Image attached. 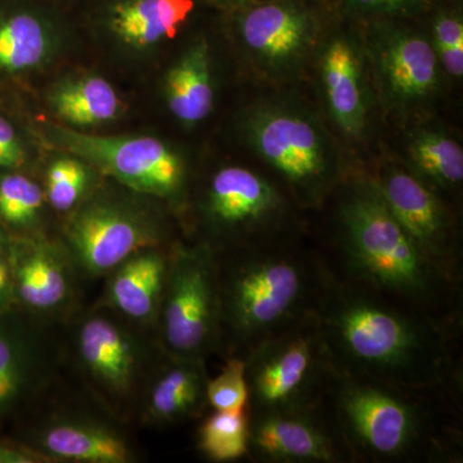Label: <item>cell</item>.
Listing matches in <instances>:
<instances>
[{
  "mask_svg": "<svg viewBox=\"0 0 463 463\" xmlns=\"http://www.w3.org/2000/svg\"><path fill=\"white\" fill-rule=\"evenodd\" d=\"M221 2L234 5H254L265 2V0H221Z\"/></svg>",
  "mask_w": 463,
  "mask_h": 463,
  "instance_id": "37",
  "label": "cell"
},
{
  "mask_svg": "<svg viewBox=\"0 0 463 463\" xmlns=\"http://www.w3.org/2000/svg\"><path fill=\"white\" fill-rule=\"evenodd\" d=\"M76 354L85 379L103 403L115 413L128 412L147 365L141 341L111 317L93 315L79 326Z\"/></svg>",
  "mask_w": 463,
  "mask_h": 463,
  "instance_id": "12",
  "label": "cell"
},
{
  "mask_svg": "<svg viewBox=\"0 0 463 463\" xmlns=\"http://www.w3.org/2000/svg\"><path fill=\"white\" fill-rule=\"evenodd\" d=\"M36 371L32 337L17 322L0 319V421L25 397Z\"/></svg>",
  "mask_w": 463,
  "mask_h": 463,
  "instance_id": "24",
  "label": "cell"
},
{
  "mask_svg": "<svg viewBox=\"0 0 463 463\" xmlns=\"http://www.w3.org/2000/svg\"><path fill=\"white\" fill-rule=\"evenodd\" d=\"M14 300V279L8 255L0 254V312Z\"/></svg>",
  "mask_w": 463,
  "mask_h": 463,
  "instance_id": "34",
  "label": "cell"
},
{
  "mask_svg": "<svg viewBox=\"0 0 463 463\" xmlns=\"http://www.w3.org/2000/svg\"><path fill=\"white\" fill-rule=\"evenodd\" d=\"M90 165L80 158L67 155L57 158L47 170L45 200L58 213L74 212L90 188Z\"/></svg>",
  "mask_w": 463,
  "mask_h": 463,
  "instance_id": "29",
  "label": "cell"
},
{
  "mask_svg": "<svg viewBox=\"0 0 463 463\" xmlns=\"http://www.w3.org/2000/svg\"><path fill=\"white\" fill-rule=\"evenodd\" d=\"M432 48L440 67L453 78L463 75V23L456 14H441L432 26Z\"/></svg>",
  "mask_w": 463,
  "mask_h": 463,
  "instance_id": "31",
  "label": "cell"
},
{
  "mask_svg": "<svg viewBox=\"0 0 463 463\" xmlns=\"http://www.w3.org/2000/svg\"><path fill=\"white\" fill-rule=\"evenodd\" d=\"M197 449L213 462L249 458V410L215 411L197 430Z\"/></svg>",
  "mask_w": 463,
  "mask_h": 463,
  "instance_id": "27",
  "label": "cell"
},
{
  "mask_svg": "<svg viewBox=\"0 0 463 463\" xmlns=\"http://www.w3.org/2000/svg\"><path fill=\"white\" fill-rule=\"evenodd\" d=\"M52 35L41 18L14 14L0 18V70L23 72L41 66L50 57Z\"/></svg>",
  "mask_w": 463,
  "mask_h": 463,
  "instance_id": "26",
  "label": "cell"
},
{
  "mask_svg": "<svg viewBox=\"0 0 463 463\" xmlns=\"http://www.w3.org/2000/svg\"><path fill=\"white\" fill-rule=\"evenodd\" d=\"M412 172L434 190H457L463 181V149L438 130H421L408 145Z\"/></svg>",
  "mask_w": 463,
  "mask_h": 463,
  "instance_id": "25",
  "label": "cell"
},
{
  "mask_svg": "<svg viewBox=\"0 0 463 463\" xmlns=\"http://www.w3.org/2000/svg\"><path fill=\"white\" fill-rule=\"evenodd\" d=\"M48 138L124 187L156 199L182 200L187 167L181 155L154 137H103L48 125Z\"/></svg>",
  "mask_w": 463,
  "mask_h": 463,
  "instance_id": "9",
  "label": "cell"
},
{
  "mask_svg": "<svg viewBox=\"0 0 463 463\" xmlns=\"http://www.w3.org/2000/svg\"><path fill=\"white\" fill-rule=\"evenodd\" d=\"M0 463H50L30 444L0 441Z\"/></svg>",
  "mask_w": 463,
  "mask_h": 463,
  "instance_id": "33",
  "label": "cell"
},
{
  "mask_svg": "<svg viewBox=\"0 0 463 463\" xmlns=\"http://www.w3.org/2000/svg\"><path fill=\"white\" fill-rule=\"evenodd\" d=\"M432 394L335 373L323 403L353 462L438 461L457 456L458 435L439 422Z\"/></svg>",
  "mask_w": 463,
  "mask_h": 463,
  "instance_id": "4",
  "label": "cell"
},
{
  "mask_svg": "<svg viewBox=\"0 0 463 463\" xmlns=\"http://www.w3.org/2000/svg\"><path fill=\"white\" fill-rule=\"evenodd\" d=\"M249 458L264 463L353 462L325 403L249 413Z\"/></svg>",
  "mask_w": 463,
  "mask_h": 463,
  "instance_id": "13",
  "label": "cell"
},
{
  "mask_svg": "<svg viewBox=\"0 0 463 463\" xmlns=\"http://www.w3.org/2000/svg\"><path fill=\"white\" fill-rule=\"evenodd\" d=\"M315 315L335 373L426 392L452 383L449 323L381 298L334 270Z\"/></svg>",
  "mask_w": 463,
  "mask_h": 463,
  "instance_id": "1",
  "label": "cell"
},
{
  "mask_svg": "<svg viewBox=\"0 0 463 463\" xmlns=\"http://www.w3.org/2000/svg\"><path fill=\"white\" fill-rule=\"evenodd\" d=\"M156 326L165 355L205 361L221 335L218 255L205 243L172 249Z\"/></svg>",
  "mask_w": 463,
  "mask_h": 463,
  "instance_id": "7",
  "label": "cell"
},
{
  "mask_svg": "<svg viewBox=\"0 0 463 463\" xmlns=\"http://www.w3.org/2000/svg\"><path fill=\"white\" fill-rule=\"evenodd\" d=\"M50 462L130 463L136 450L120 431L87 417H58L43 425L30 443Z\"/></svg>",
  "mask_w": 463,
  "mask_h": 463,
  "instance_id": "18",
  "label": "cell"
},
{
  "mask_svg": "<svg viewBox=\"0 0 463 463\" xmlns=\"http://www.w3.org/2000/svg\"><path fill=\"white\" fill-rule=\"evenodd\" d=\"M194 8V0H124L112 9L109 23L125 44L147 48L174 38Z\"/></svg>",
  "mask_w": 463,
  "mask_h": 463,
  "instance_id": "22",
  "label": "cell"
},
{
  "mask_svg": "<svg viewBox=\"0 0 463 463\" xmlns=\"http://www.w3.org/2000/svg\"><path fill=\"white\" fill-rule=\"evenodd\" d=\"M25 149L16 130L0 116V169H14L25 163Z\"/></svg>",
  "mask_w": 463,
  "mask_h": 463,
  "instance_id": "32",
  "label": "cell"
},
{
  "mask_svg": "<svg viewBox=\"0 0 463 463\" xmlns=\"http://www.w3.org/2000/svg\"><path fill=\"white\" fill-rule=\"evenodd\" d=\"M206 397L207 404L215 411H237L248 407L245 361L239 356L225 358L223 370L207 383Z\"/></svg>",
  "mask_w": 463,
  "mask_h": 463,
  "instance_id": "30",
  "label": "cell"
},
{
  "mask_svg": "<svg viewBox=\"0 0 463 463\" xmlns=\"http://www.w3.org/2000/svg\"><path fill=\"white\" fill-rule=\"evenodd\" d=\"M374 65L383 91L397 106L419 105L438 91L440 65L431 42L419 33L394 32L381 39Z\"/></svg>",
  "mask_w": 463,
  "mask_h": 463,
  "instance_id": "16",
  "label": "cell"
},
{
  "mask_svg": "<svg viewBox=\"0 0 463 463\" xmlns=\"http://www.w3.org/2000/svg\"><path fill=\"white\" fill-rule=\"evenodd\" d=\"M209 45L200 41L176 61L165 78L167 106L183 124L205 120L214 108V84Z\"/></svg>",
  "mask_w": 463,
  "mask_h": 463,
  "instance_id": "21",
  "label": "cell"
},
{
  "mask_svg": "<svg viewBox=\"0 0 463 463\" xmlns=\"http://www.w3.org/2000/svg\"><path fill=\"white\" fill-rule=\"evenodd\" d=\"M288 240L218 257L219 347L225 358L246 356L265 340L315 313L330 265Z\"/></svg>",
  "mask_w": 463,
  "mask_h": 463,
  "instance_id": "2",
  "label": "cell"
},
{
  "mask_svg": "<svg viewBox=\"0 0 463 463\" xmlns=\"http://www.w3.org/2000/svg\"><path fill=\"white\" fill-rule=\"evenodd\" d=\"M319 65L332 118L347 136H361L368 109L361 58L354 45L344 38L334 39L326 45Z\"/></svg>",
  "mask_w": 463,
  "mask_h": 463,
  "instance_id": "20",
  "label": "cell"
},
{
  "mask_svg": "<svg viewBox=\"0 0 463 463\" xmlns=\"http://www.w3.org/2000/svg\"><path fill=\"white\" fill-rule=\"evenodd\" d=\"M386 205L410 234L426 260L450 285L458 288L461 260L452 218L437 190L412 170L383 169L373 179Z\"/></svg>",
  "mask_w": 463,
  "mask_h": 463,
  "instance_id": "11",
  "label": "cell"
},
{
  "mask_svg": "<svg viewBox=\"0 0 463 463\" xmlns=\"http://www.w3.org/2000/svg\"><path fill=\"white\" fill-rule=\"evenodd\" d=\"M343 191L339 224L344 279L449 323L450 303L458 288L426 260L373 179H354Z\"/></svg>",
  "mask_w": 463,
  "mask_h": 463,
  "instance_id": "3",
  "label": "cell"
},
{
  "mask_svg": "<svg viewBox=\"0 0 463 463\" xmlns=\"http://www.w3.org/2000/svg\"><path fill=\"white\" fill-rule=\"evenodd\" d=\"M66 240L72 264L91 277H99L139 250L164 246V232L142 207L93 196L72 212Z\"/></svg>",
  "mask_w": 463,
  "mask_h": 463,
  "instance_id": "10",
  "label": "cell"
},
{
  "mask_svg": "<svg viewBox=\"0 0 463 463\" xmlns=\"http://www.w3.org/2000/svg\"><path fill=\"white\" fill-rule=\"evenodd\" d=\"M209 379L205 361L167 356L166 364L149 383L146 420L156 425H174L203 416L209 407Z\"/></svg>",
  "mask_w": 463,
  "mask_h": 463,
  "instance_id": "19",
  "label": "cell"
},
{
  "mask_svg": "<svg viewBox=\"0 0 463 463\" xmlns=\"http://www.w3.org/2000/svg\"><path fill=\"white\" fill-rule=\"evenodd\" d=\"M45 194L41 185L21 174L0 176V219L11 227L29 230L41 219Z\"/></svg>",
  "mask_w": 463,
  "mask_h": 463,
  "instance_id": "28",
  "label": "cell"
},
{
  "mask_svg": "<svg viewBox=\"0 0 463 463\" xmlns=\"http://www.w3.org/2000/svg\"><path fill=\"white\" fill-rule=\"evenodd\" d=\"M14 300L36 315H53L72 297L71 258L44 239H26L8 251Z\"/></svg>",
  "mask_w": 463,
  "mask_h": 463,
  "instance_id": "15",
  "label": "cell"
},
{
  "mask_svg": "<svg viewBox=\"0 0 463 463\" xmlns=\"http://www.w3.org/2000/svg\"><path fill=\"white\" fill-rule=\"evenodd\" d=\"M50 106L63 123L85 128L114 120L121 102L108 80L85 75L58 84L51 91Z\"/></svg>",
  "mask_w": 463,
  "mask_h": 463,
  "instance_id": "23",
  "label": "cell"
},
{
  "mask_svg": "<svg viewBox=\"0 0 463 463\" xmlns=\"http://www.w3.org/2000/svg\"><path fill=\"white\" fill-rule=\"evenodd\" d=\"M403 2L405 0H353L355 5L364 9H385Z\"/></svg>",
  "mask_w": 463,
  "mask_h": 463,
  "instance_id": "35",
  "label": "cell"
},
{
  "mask_svg": "<svg viewBox=\"0 0 463 463\" xmlns=\"http://www.w3.org/2000/svg\"><path fill=\"white\" fill-rule=\"evenodd\" d=\"M9 248H11V245H9L7 234L0 228V254L7 255L5 252L9 251Z\"/></svg>",
  "mask_w": 463,
  "mask_h": 463,
  "instance_id": "36",
  "label": "cell"
},
{
  "mask_svg": "<svg viewBox=\"0 0 463 463\" xmlns=\"http://www.w3.org/2000/svg\"><path fill=\"white\" fill-rule=\"evenodd\" d=\"M249 145L281 178L295 203L321 206L339 187V158L312 112L288 102H263L248 116Z\"/></svg>",
  "mask_w": 463,
  "mask_h": 463,
  "instance_id": "5",
  "label": "cell"
},
{
  "mask_svg": "<svg viewBox=\"0 0 463 463\" xmlns=\"http://www.w3.org/2000/svg\"><path fill=\"white\" fill-rule=\"evenodd\" d=\"M172 250L152 246L134 252L108 274L106 307L141 325H156Z\"/></svg>",
  "mask_w": 463,
  "mask_h": 463,
  "instance_id": "17",
  "label": "cell"
},
{
  "mask_svg": "<svg viewBox=\"0 0 463 463\" xmlns=\"http://www.w3.org/2000/svg\"><path fill=\"white\" fill-rule=\"evenodd\" d=\"M312 12L291 2L252 5L239 23L243 48L255 65L270 76L294 74L318 43Z\"/></svg>",
  "mask_w": 463,
  "mask_h": 463,
  "instance_id": "14",
  "label": "cell"
},
{
  "mask_svg": "<svg viewBox=\"0 0 463 463\" xmlns=\"http://www.w3.org/2000/svg\"><path fill=\"white\" fill-rule=\"evenodd\" d=\"M201 213L216 255L286 240L289 203L285 192L263 174L231 165L213 174Z\"/></svg>",
  "mask_w": 463,
  "mask_h": 463,
  "instance_id": "8",
  "label": "cell"
},
{
  "mask_svg": "<svg viewBox=\"0 0 463 463\" xmlns=\"http://www.w3.org/2000/svg\"><path fill=\"white\" fill-rule=\"evenodd\" d=\"M243 361L249 413L322 404L335 373L315 313L265 340Z\"/></svg>",
  "mask_w": 463,
  "mask_h": 463,
  "instance_id": "6",
  "label": "cell"
}]
</instances>
